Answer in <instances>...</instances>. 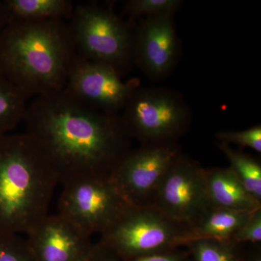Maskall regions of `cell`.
Segmentation results:
<instances>
[{"mask_svg":"<svg viewBox=\"0 0 261 261\" xmlns=\"http://www.w3.org/2000/svg\"><path fill=\"white\" fill-rule=\"evenodd\" d=\"M23 121L63 185L111 176L130 150L121 116L89 107L65 89L34 98Z\"/></svg>","mask_w":261,"mask_h":261,"instance_id":"1","label":"cell"},{"mask_svg":"<svg viewBox=\"0 0 261 261\" xmlns=\"http://www.w3.org/2000/svg\"><path fill=\"white\" fill-rule=\"evenodd\" d=\"M77 56L66 20L10 22L0 35V73L28 98L63 90Z\"/></svg>","mask_w":261,"mask_h":261,"instance_id":"2","label":"cell"},{"mask_svg":"<svg viewBox=\"0 0 261 261\" xmlns=\"http://www.w3.org/2000/svg\"><path fill=\"white\" fill-rule=\"evenodd\" d=\"M58 176L28 133L0 137V233L25 234L49 215Z\"/></svg>","mask_w":261,"mask_h":261,"instance_id":"3","label":"cell"},{"mask_svg":"<svg viewBox=\"0 0 261 261\" xmlns=\"http://www.w3.org/2000/svg\"><path fill=\"white\" fill-rule=\"evenodd\" d=\"M68 23L81 58L109 65L121 75L133 62L135 32L112 10L80 3Z\"/></svg>","mask_w":261,"mask_h":261,"instance_id":"4","label":"cell"},{"mask_svg":"<svg viewBox=\"0 0 261 261\" xmlns=\"http://www.w3.org/2000/svg\"><path fill=\"white\" fill-rule=\"evenodd\" d=\"M187 230L151 206H132L100 235L94 250L113 252L123 261L132 260L181 245Z\"/></svg>","mask_w":261,"mask_h":261,"instance_id":"5","label":"cell"},{"mask_svg":"<svg viewBox=\"0 0 261 261\" xmlns=\"http://www.w3.org/2000/svg\"><path fill=\"white\" fill-rule=\"evenodd\" d=\"M130 137L144 144L174 143L191 119L190 108L174 91L137 87L121 116Z\"/></svg>","mask_w":261,"mask_h":261,"instance_id":"6","label":"cell"},{"mask_svg":"<svg viewBox=\"0 0 261 261\" xmlns=\"http://www.w3.org/2000/svg\"><path fill=\"white\" fill-rule=\"evenodd\" d=\"M63 185L58 214L90 236L106 232L133 206L110 176L82 178Z\"/></svg>","mask_w":261,"mask_h":261,"instance_id":"7","label":"cell"},{"mask_svg":"<svg viewBox=\"0 0 261 261\" xmlns=\"http://www.w3.org/2000/svg\"><path fill=\"white\" fill-rule=\"evenodd\" d=\"M149 206L168 219L192 227L211 209L205 169L180 154L165 175Z\"/></svg>","mask_w":261,"mask_h":261,"instance_id":"8","label":"cell"},{"mask_svg":"<svg viewBox=\"0 0 261 261\" xmlns=\"http://www.w3.org/2000/svg\"><path fill=\"white\" fill-rule=\"evenodd\" d=\"M181 154L174 143L144 144L130 150L110 177L133 206H149L168 169Z\"/></svg>","mask_w":261,"mask_h":261,"instance_id":"9","label":"cell"},{"mask_svg":"<svg viewBox=\"0 0 261 261\" xmlns=\"http://www.w3.org/2000/svg\"><path fill=\"white\" fill-rule=\"evenodd\" d=\"M138 87L137 82H123L112 67L78 56L64 89L89 107L118 114Z\"/></svg>","mask_w":261,"mask_h":261,"instance_id":"10","label":"cell"},{"mask_svg":"<svg viewBox=\"0 0 261 261\" xmlns=\"http://www.w3.org/2000/svg\"><path fill=\"white\" fill-rule=\"evenodd\" d=\"M91 238L57 214L44 218L25 241L35 261H90L94 250Z\"/></svg>","mask_w":261,"mask_h":261,"instance_id":"11","label":"cell"},{"mask_svg":"<svg viewBox=\"0 0 261 261\" xmlns=\"http://www.w3.org/2000/svg\"><path fill=\"white\" fill-rule=\"evenodd\" d=\"M178 53L173 15L147 17L134 34L133 61L153 80L171 73L177 63Z\"/></svg>","mask_w":261,"mask_h":261,"instance_id":"12","label":"cell"},{"mask_svg":"<svg viewBox=\"0 0 261 261\" xmlns=\"http://www.w3.org/2000/svg\"><path fill=\"white\" fill-rule=\"evenodd\" d=\"M206 192L211 208L253 212L261 202L245 190L228 168L205 169Z\"/></svg>","mask_w":261,"mask_h":261,"instance_id":"13","label":"cell"},{"mask_svg":"<svg viewBox=\"0 0 261 261\" xmlns=\"http://www.w3.org/2000/svg\"><path fill=\"white\" fill-rule=\"evenodd\" d=\"M253 212L211 208L197 224L188 228L181 245L202 239L231 241Z\"/></svg>","mask_w":261,"mask_h":261,"instance_id":"14","label":"cell"},{"mask_svg":"<svg viewBox=\"0 0 261 261\" xmlns=\"http://www.w3.org/2000/svg\"><path fill=\"white\" fill-rule=\"evenodd\" d=\"M8 23L69 20L75 4L69 0H3Z\"/></svg>","mask_w":261,"mask_h":261,"instance_id":"15","label":"cell"},{"mask_svg":"<svg viewBox=\"0 0 261 261\" xmlns=\"http://www.w3.org/2000/svg\"><path fill=\"white\" fill-rule=\"evenodd\" d=\"M29 98L0 73V137L24 121Z\"/></svg>","mask_w":261,"mask_h":261,"instance_id":"16","label":"cell"},{"mask_svg":"<svg viewBox=\"0 0 261 261\" xmlns=\"http://www.w3.org/2000/svg\"><path fill=\"white\" fill-rule=\"evenodd\" d=\"M219 147L227 158L229 169L247 192L261 202V166L258 161L224 142H219Z\"/></svg>","mask_w":261,"mask_h":261,"instance_id":"17","label":"cell"},{"mask_svg":"<svg viewBox=\"0 0 261 261\" xmlns=\"http://www.w3.org/2000/svg\"><path fill=\"white\" fill-rule=\"evenodd\" d=\"M193 250L196 261H237L232 241L202 239L187 244Z\"/></svg>","mask_w":261,"mask_h":261,"instance_id":"18","label":"cell"},{"mask_svg":"<svg viewBox=\"0 0 261 261\" xmlns=\"http://www.w3.org/2000/svg\"><path fill=\"white\" fill-rule=\"evenodd\" d=\"M181 5L180 0H130L126 3L125 10L132 18L173 15Z\"/></svg>","mask_w":261,"mask_h":261,"instance_id":"19","label":"cell"},{"mask_svg":"<svg viewBox=\"0 0 261 261\" xmlns=\"http://www.w3.org/2000/svg\"><path fill=\"white\" fill-rule=\"evenodd\" d=\"M0 261H35L25 239L18 234L0 233Z\"/></svg>","mask_w":261,"mask_h":261,"instance_id":"20","label":"cell"},{"mask_svg":"<svg viewBox=\"0 0 261 261\" xmlns=\"http://www.w3.org/2000/svg\"><path fill=\"white\" fill-rule=\"evenodd\" d=\"M216 138L221 142L234 144L243 147H249L258 153L261 152L260 124L250 127L246 130H224L216 134Z\"/></svg>","mask_w":261,"mask_h":261,"instance_id":"21","label":"cell"},{"mask_svg":"<svg viewBox=\"0 0 261 261\" xmlns=\"http://www.w3.org/2000/svg\"><path fill=\"white\" fill-rule=\"evenodd\" d=\"M234 243H260L261 241V208L254 211L250 217L231 239Z\"/></svg>","mask_w":261,"mask_h":261,"instance_id":"22","label":"cell"},{"mask_svg":"<svg viewBox=\"0 0 261 261\" xmlns=\"http://www.w3.org/2000/svg\"><path fill=\"white\" fill-rule=\"evenodd\" d=\"M91 261H102L92 257ZM113 261V260H104ZM124 261H180L179 257L175 254L162 252V253L153 254V255H146V256L137 257L129 260Z\"/></svg>","mask_w":261,"mask_h":261,"instance_id":"23","label":"cell"},{"mask_svg":"<svg viewBox=\"0 0 261 261\" xmlns=\"http://www.w3.org/2000/svg\"><path fill=\"white\" fill-rule=\"evenodd\" d=\"M7 23H8V18H7L4 5L3 1H0V35Z\"/></svg>","mask_w":261,"mask_h":261,"instance_id":"24","label":"cell"},{"mask_svg":"<svg viewBox=\"0 0 261 261\" xmlns=\"http://www.w3.org/2000/svg\"><path fill=\"white\" fill-rule=\"evenodd\" d=\"M255 261H260V259H257V260H255Z\"/></svg>","mask_w":261,"mask_h":261,"instance_id":"25","label":"cell"}]
</instances>
